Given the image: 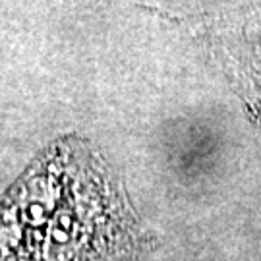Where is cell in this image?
<instances>
[{"label": "cell", "instance_id": "obj_1", "mask_svg": "<svg viewBox=\"0 0 261 261\" xmlns=\"http://www.w3.org/2000/svg\"><path fill=\"white\" fill-rule=\"evenodd\" d=\"M145 234L95 153L58 143L0 199V261H111Z\"/></svg>", "mask_w": 261, "mask_h": 261}]
</instances>
